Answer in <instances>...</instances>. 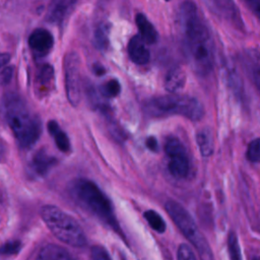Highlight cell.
I'll return each instance as SVG.
<instances>
[{
	"mask_svg": "<svg viewBox=\"0 0 260 260\" xmlns=\"http://www.w3.org/2000/svg\"><path fill=\"white\" fill-rule=\"evenodd\" d=\"M179 21L193 70L201 76L207 75L213 67V44L194 3L189 1L182 3Z\"/></svg>",
	"mask_w": 260,
	"mask_h": 260,
	"instance_id": "1",
	"label": "cell"
},
{
	"mask_svg": "<svg viewBox=\"0 0 260 260\" xmlns=\"http://www.w3.org/2000/svg\"><path fill=\"white\" fill-rule=\"evenodd\" d=\"M4 115L18 145L21 148L32 146L42 132V123L32 115L24 100L16 92H8L3 99Z\"/></svg>",
	"mask_w": 260,
	"mask_h": 260,
	"instance_id": "2",
	"label": "cell"
},
{
	"mask_svg": "<svg viewBox=\"0 0 260 260\" xmlns=\"http://www.w3.org/2000/svg\"><path fill=\"white\" fill-rule=\"evenodd\" d=\"M71 191L76 201L86 210L93 213L115 231H119V224L110 200L93 182L85 179L77 180L73 183Z\"/></svg>",
	"mask_w": 260,
	"mask_h": 260,
	"instance_id": "3",
	"label": "cell"
},
{
	"mask_svg": "<svg viewBox=\"0 0 260 260\" xmlns=\"http://www.w3.org/2000/svg\"><path fill=\"white\" fill-rule=\"evenodd\" d=\"M41 215L49 230L61 242L73 247H83L86 237L78 222L69 214L53 205L42 207Z\"/></svg>",
	"mask_w": 260,
	"mask_h": 260,
	"instance_id": "4",
	"label": "cell"
},
{
	"mask_svg": "<svg viewBox=\"0 0 260 260\" xmlns=\"http://www.w3.org/2000/svg\"><path fill=\"white\" fill-rule=\"evenodd\" d=\"M147 112L152 116L181 115L192 121L200 120L203 116L201 103L187 95H165L150 100L146 104Z\"/></svg>",
	"mask_w": 260,
	"mask_h": 260,
	"instance_id": "5",
	"label": "cell"
},
{
	"mask_svg": "<svg viewBox=\"0 0 260 260\" xmlns=\"http://www.w3.org/2000/svg\"><path fill=\"white\" fill-rule=\"evenodd\" d=\"M166 209L185 238L196 248L200 257L204 259L212 258L211 249L198 230L190 213L181 204L174 200H169L166 203Z\"/></svg>",
	"mask_w": 260,
	"mask_h": 260,
	"instance_id": "6",
	"label": "cell"
},
{
	"mask_svg": "<svg viewBox=\"0 0 260 260\" xmlns=\"http://www.w3.org/2000/svg\"><path fill=\"white\" fill-rule=\"evenodd\" d=\"M64 64L67 99L72 106H77L81 99V80L78 56L75 53H69L65 58Z\"/></svg>",
	"mask_w": 260,
	"mask_h": 260,
	"instance_id": "7",
	"label": "cell"
},
{
	"mask_svg": "<svg viewBox=\"0 0 260 260\" xmlns=\"http://www.w3.org/2000/svg\"><path fill=\"white\" fill-rule=\"evenodd\" d=\"M206 7L217 17L235 24L241 23L239 10L234 0H202Z\"/></svg>",
	"mask_w": 260,
	"mask_h": 260,
	"instance_id": "8",
	"label": "cell"
},
{
	"mask_svg": "<svg viewBox=\"0 0 260 260\" xmlns=\"http://www.w3.org/2000/svg\"><path fill=\"white\" fill-rule=\"evenodd\" d=\"M54 40L50 31L44 28H38L31 32L28 38L30 49L38 55L47 54L53 47Z\"/></svg>",
	"mask_w": 260,
	"mask_h": 260,
	"instance_id": "9",
	"label": "cell"
},
{
	"mask_svg": "<svg viewBox=\"0 0 260 260\" xmlns=\"http://www.w3.org/2000/svg\"><path fill=\"white\" fill-rule=\"evenodd\" d=\"M77 0H52L47 19L52 23H61L72 11Z\"/></svg>",
	"mask_w": 260,
	"mask_h": 260,
	"instance_id": "10",
	"label": "cell"
},
{
	"mask_svg": "<svg viewBox=\"0 0 260 260\" xmlns=\"http://www.w3.org/2000/svg\"><path fill=\"white\" fill-rule=\"evenodd\" d=\"M128 54L130 59L138 64L144 65L149 61V51L145 46V42L140 36H134L128 44Z\"/></svg>",
	"mask_w": 260,
	"mask_h": 260,
	"instance_id": "11",
	"label": "cell"
},
{
	"mask_svg": "<svg viewBox=\"0 0 260 260\" xmlns=\"http://www.w3.org/2000/svg\"><path fill=\"white\" fill-rule=\"evenodd\" d=\"M168 156L170 158L168 168L171 175L177 179L185 178L189 173V160L186 150L176 152Z\"/></svg>",
	"mask_w": 260,
	"mask_h": 260,
	"instance_id": "12",
	"label": "cell"
},
{
	"mask_svg": "<svg viewBox=\"0 0 260 260\" xmlns=\"http://www.w3.org/2000/svg\"><path fill=\"white\" fill-rule=\"evenodd\" d=\"M56 162L57 159L54 156L49 155L44 149H41L35 153L30 161V166L37 175L44 176L51 170L54 165H56Z\"/></svg>",
	"mask_w": 260,
	"mask_h": 260,
	"instance_id": "13",
	"label": "cell"
},
{
	"mask_svg": "<svg viewBox=\"0 0 260 260\" xmlns=\"http://www.w3.org/2000/svg\"><path fill=\"white\" fill-rule=\"evenodd\" d=\"M135 20L142 40L146 44H154L157 41L158 35L152 23L142 13H138Z\"/></svg>",
	"mask_w": 260,
	"mask_h": 260,
	"instance_id": "14",
	"label": "cell"
},
{
	"mask_svg": "<svg viewBox=\"0 0 260 260\" xmlns=\"http://www.w3.org/2000/svg\"><path fill=\"white\" fill-rule=\"evenodd\" d=\"M185 72L181 68L176 67L168 72L165 79V87L169 92L175 93L185 85Z\"/></svg>",
	"mask_w": 260,
	"mask_h": 260,
	"instance_id": "15",
	"label": "cell"
},
{
	"mask_svg": "<svg viewBox=\"0 0 260 260\" xmlns=\"http://www.w3.org/2000/svg\"><path fill=\"white\" fill-rule=\"evenodd\" d=\"M71 258L72 256L66 249L53 244L45 246L38 255V259L43 260H66Z\"/></svg>",
	"mask_w": 260,
	"mask_h": 260,
	"instance_id": "16",
	"label": "cell"
},
{
	"mask_svg": "<svg viewBox=\"0 0 260 260\" xmlns=\"http://www.w3.org/2000/svg\"><path fill=\"white\" fill-rule=\"evenodd\" d=\"M196 141L200 150V153L203 156H210L213 153L214 142L212 132L209 128L201 129L196 135Z\"/></svg>",
	"mask_w": 260,
	"mask_h": 260,
	"instance_id": "17",
	"label": "cell"
},
{
	"mask_svg": "<svg viewBox=\"0 0 260 260\" xmlns=\"http://www.w3.org/2000/svg\"><path fill=\"white\" fill-rule=\"evenodd\" d=\"M247 66L250 72L251 78L256 85V87L260 90V53L254 49L248 51L247 55Z\"/></svg>",
	"mask_w": 260,
	"mask_h": 260,
	"instance_id": "18",
	"label": "cell"
},
{
	"mask_svg": "<svg viewBox=\"0 0 260 260\" xmlns=\"http://www.w3.org/2000/svg\"><path fill=\"white\" fill-rule=\"evenodd\" d=\"M48 131L54 137L55 143L61 151L68 152L70 150L69 139H68L66 133L61 130V128L59 127V125L56 121H49Z\"/></svg>",
	"mask_w": 260,
	"mask_h": 260,
	"instance_id": "19",
	"label": "cell"
},
{
	"mask_svg": "<svg viewBox=\"0 0 260 260\" xmlns=\"http://www.w3.org/2000/svg\"><path fill=\"white\" fill-rule=\"evenodd\" d=\"M144 217L148 224L157 233H164L166 231V222L162 217L154 210H147L144 212Z\"/></svg>",
	"mask_w": 260,
	"mask_h": 260,
	"instance_id": "20",
	"label": "cell"
},
{
	"mask_svg": "<svg viewBox=\"0 0 260 260\" xmlns=\"http://www.w3.org/2000/svg\"><path fill=\"white\" fill-rule=\"evenodd\" d=\"M54 77V69L51 65H44L39 72L37 81L42 87H48Z\"/></svg>",
	"mask_w": 260,
	"mask_h": 260,
	"instance_id": "21",
	"label": "cell"
},
{
	"mask_svg": "<svg viewBox=\"0 0 260 260\" xmlns=\"http://www.w3.org/2000/svg\"><path fill=\"white\" fill-rule=\"evenodd\" d=\"M120 89H121L120 83L116 79L109 80L107 83H105L101 87V91H102L103 95L109 96V98H113V96L118 95L119 92H120Z\"/></svg>",
	"mask_w": 260,
	"mask_h": 260,
	"instance_id": "22",
	"label": "cell"
},
{
	"mask_svg": "<svg viewBox=\"0 0 260 260\" xmlns=\"http://www.w3.org/2000/svg\"><path fill=\"white\" fill-rule=\"evenodd\" d=\"M247 158L253 162H260V138L250 142L247 149Z\"/></svg>",
	"mask_w": 260,
	"mask_h": 260,
	"instance_id": "23",
	"label": "cell"
},
{
	"mask_svg": "<svg viewBox=\"0 0 260 260\" xmlns=\"http://www.w3.org/2000/svg\"><path fill=\"white\" fill-rule=\"evenodd\" d=\"M94 45L100 50H105L108 46V34L105 26H100L94 34Z\"/></svg>",
	"mask_w": 260,
	"mask_h": 260,
	"instance_id": "24",
	"label": "cell"
},
{
	"mask_svg": "<svg viewBox=\"0 0 260 260\" xmlns=\"http://www.w3.org/2000/svg\"><path fill=\"white\" fill-rule=\"evenodd\" d=\"M228 246L230 251V256L232 259H241V252H240V246L238 242V238L234 233H231L228 240Z\"/></svg>",
	"mask_w": 260,
	"mask_h": 260,
	"instance_id": "25",
	"label": "cell"
},
{
	"mask_svg": "<svg viewBox=\"0 0 260 260\" xmlns=\"http://www.w3.org/2000/svg\"><path fill=\"white\" fill-rule=\"evenodd\" d=\"M177 258L180 260H195L196 256L193 250L187 244H182L178 249Z\"/></svg>",
	"mask_w": 260,
	"mask_h": 260,
	"instance_id": "26",
	"label": "cell"
},
{
	"mask_svg": "<svg viewBox=\"0 0 260 260\" xmlns=\"http://www.w3.org/2000/svg\"><path fill=\"white\" fill-rule=\"evenodd\" d=\"M20 242L11 241L0 247V255H12L19 251Z\"/></svg>",
	"mask_w": 260,
	"mask_h": 260,
	"instance_id": "27",
	"label": "cell"
},
{
	"mask_svg": "<svg viewBox=\"0 0 260 260\" xmlns=\"http://www.w3.org/2000/svg\"><path fill=\"white\" fill-rule=\"evenodd\" d=\"M91 258L95 260H105L110 259V255L108 252L101 246H94L91 248Z\"/></svg>",
	"mask_w": 260,
	"mask_h": 260,
	"instance_id": "28",
	"label": "cell"
},
{
	"mask_svg": "<svg viewBox=\"0 0 260 260\" xmlns=\"http://www.w3.org/2000/svg\"><path fill=\"white\" fill-rule=\"evenodd\" d=\"M13 75V68L10 66L5 67L1 72H0V84L1 85H6L10 82L11 78Z\"/></svg>",
	"mask_w": 260,
	"mask_h": 260,
	"instance_id": "29",
	"label": "cell"
},
{
	"mask_svg": "<svg viewBox=\"0 0 260 260\" xmlns=\"http://www.w3.org/2000/svg\"><path fill=\"white\" fill-rule=\"evenodd\" d=\"M247 7L260 19V0H244Z\"/></svg>",
	"mask_w": 260,
	"mask_h": 260,
	"instance_id": "30",
	"label": "cell"
},
{
	"mask_svg": "<svg viewBox=\"0 0 260 260\" xmlns=\"http://www.w3.org/2000/svg\"><path fill=\"white\" fill-rule=\"evenodd\" d=\"M145 144H146L147 148L150 149L151 151H157V149H158L157 140H156L154 137H152V136H150V137H148V138L146 139Z\"/></svg>",
	"mask_w": 260,
	"mask_h": 260,
	"instance_id": "31",
	"label": "cell"
},
{
	"mask_svg": "<svg viewBox=\"0 0 260 260\" xmlns=\"http://www.w3.org/2000/svg\"><path fill=\"white\" fill-rule=\"evenodd\" d=\"M10 60L9 54L6 53H0V68L4 67Z\"/></svg>",
	"mask_w": 260,
	"mask_h": 260,
	"instance_id": "32",
	"label": "cell"
},
{
	"mask_svg": "<svg viewBox=\"0 0 260 260\" xmlns=\"http://www.w3.org/2000/svg\"><path fill=\"white\" fill-rule=\"evenodd\" d=\"M92 70H93L94 73H95L96 75H99V76L104 75V74H105V71H106L105 68L103 67V65H101V64H95V65H93Z\"/></svg>",
	"mask_w": 260,
	"mask_h": 260,
	"instance_id": "33",
	"label": "cell"
},
{
	"mask_svg": "<svg viewBox=\"0 0 260 260\" xmlns=\"http://www.w3.org/2000/svg\"><path fill=\"white\" fill-rule=\"evenodd\" d=\"M3 153H4V147H3V144L0 141V159L3 157Z\"/></svg>",
	"mask_w": 260,
	"mask_h": 260,
	"instance_id": "34",
	"label": "cell"
},
{
	"mask_svg": "<svg viewBox=\"0 0 260 260\" xmlns=\"http://www.w3.org/2000/svg\"><path fill=\"white\" fill-rule=\"evenodd\" d=\"M167 1H169V0H167Z\"/></svg>",
	"mask_w": 260,
	"mask_h": 260,
	"instance_id": "35",
	"label": "cell"
}]
</instances>
